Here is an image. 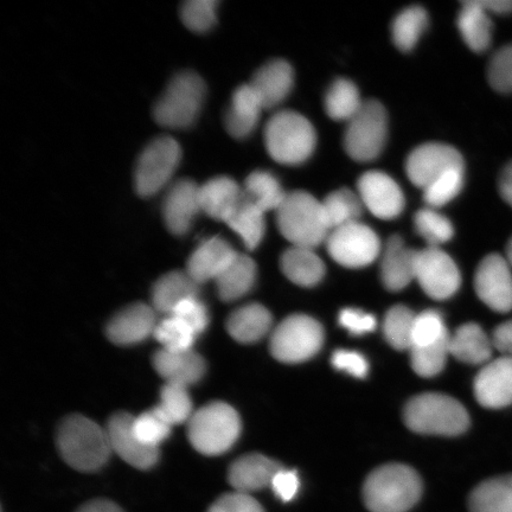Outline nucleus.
<instances>
[{
	"mask_svg": "<svg viewBox=\"0 0 512 512\" xmlns=\"http://www.w3.org/2000/svg\"><path fill=\"white\" fill-rule=\"evenodd\" d=\"M57 447L66 463L81 472L98 471L112 453L107 431L79 414L70 415L61 422Z\"/></svg>",
	"mask_w": 512,
	"mask_h": 512,
	"instance_id": "f257e3e1",
	"label": "nucleus"
},
{
	"mask_svg": "<svg viewBox=\"0 0 512 512\" xmlns=\"http://www.w3.org/2000/svg\"><path fill=\"white\" fill-rule=\"evenodd\" d=\"M422 495L421 478L412 467L388 464L371 472L363 486L370 512H407Z\"/></svg>",
	"mask_w": 512,
	"mask_h": 512,
	"instance_id": "f03ea898",
	"label": "nucleus"
},
{
	"mask_svg": "<svg viewBox=\"0 0 512 512\" xmlns=\"http://www.w3.org/2000/svg\"><path fill=\"white\" fill-rule=\"evenodd\" d=\"M275 213L281 235L294 247L316 248L331 232L323 203L309 192H290Z\"/></svg>",
	"mask_w": 512,
	"mask_h": 512,
	"instance_id": "7ed1b4c3",
	"label": "nucleus"
},
{
	"mask_svg": "<svg viewBox=\"0 0 512 512\" xmlns=\"http://www.w3.org/2000/svg\"><path fill=\"white\" fill-rule=\"evenodd\" d=\"M409 430L421 434L456 437L470 426V416L458 400L444 394L426 393L415 396L403 413Z\"/></svg>",
	"mask_w": 512,
	"mask_h": 512,
	"instance_id": "20e7f679",
	"label": "nucleus"
},
{
	"mask_svg": "<svg viewBox=\"0 0 512 512\" xmlns=\"http://www.w3.org/2000/svg\"><path fill=\"white\" fill-rule=\"evenodd\" d=\"M315 127L304 115L294 111H280L268 120L265 127V145L275 162L299 165L306 162L316 149Z\"/></svg>",
	"mask_w": 512,
	"mask_h": 512,
	"instance_id": "39448f33",
	"label": "nucleus"
},
{
	"mask_svg": "<svg viewBox=\"0 0 512 512\" xmlns=\"http://www.w3.org/2000/svg\"><path fill=\"white\" fill-rule=\"evenodd\" d=\"M241 433L238 412L224 402H211L192 414L188 437L204 456H221L234 446Z\"/></svg>",
	"mask_w": 512,
	"mask_h": 512,
	"instance_id": "423d86ee",
	"label": "nucleus"
},
{
	"mask_svg": "<svg viewBox=\"0 0 512 512\" xmlns=\"http://www.w3.org/2000/svg\"><path fill=\"white\" fill-rule=\"evenodd\" d=\"M206 96L200 75L184 72L171 80L153 108L157 124L166 128H187L195 123Z\"/></svg>",
	"mask_w": 512,
	"mask_h": 512,
	"instance_id": "0eeeda50",
	"label": "nucleus"
},
{
	"mask_svg": "<svg viewBox=\"0 0 512 512\" xmlns=\"http://www.w3.org/2000/svg\"><path fill=\"white\" fill-rule=\"evenodd\" d=\"M347 124L343 144L350 158L368 163L381 155L386 145L388 121L379 101H364L361 110Z\"/></svg>",
	"mask_w": 512,
	"mask_h": 512,
	"instance_id": "6e6552de",
	"label": "nucleus"
},
{
	"mask_svg": "<svg viewBox=\"0 0 512 512\" xmlns=\"http://www.w3.org/2000/svg\"><path fill=\"white\" fill-rule=\"evenodd\" d=\"M323 342L324 331L316 319L294 315L283 320L272 332L271 352L280 362L299 363L315 356Z\"/></svg>",
	"mask_w": 512,
	"mask_h": 512,
	"instance_id": "1a4fd4ad",
	"label": "nucleus"
},
{
	"mask_svg": "<svg viewBox=\"0 0 512 512\" xmlns=\"http://www.w3.org/2000/svg\"><path fill=\"white\" fill-rule=\"evenodd\" d=\"M181 158L182 149L176 139L159 137L152 140L138 158L134 174L138 194L150 197L168 187Z\"/></svg>",
	"mask_w": 512,
	"mask_h": 512,
	"instance_id": "9d476101",
	"label": "nucleus"
},
{
	"mask_svg": "<svg viewBox=\"0 0 512 512\" xmlns=\"http://www.w3.org/2000/svg\"><path fill=\"white\" fill-rule=\"evenodd\" d=\"M326 248L337 264L348 268L366 267L381 253L379 236L361 222L331 230Z\"/></svg>",
	"mask_w": 512,
	"mask_h": 512,
	"instance_id": "9b49d317",
	"label": "nucleus"
},
{
	"mask_svg": "<svg viewBox=\"0 0 512 512\" xmlns=\"http://www.w3.org/2000/svg\"><path fill=\"white\" fill-rule=\"evenodd\" d=\"M415 280L427 296L437 300L452 297L462 284L456 262L440 248L432 247L416 254Z\"/></svg>",
	"mask_w": 512,
	"mask_h": 512,
	"instance_id": "f8f14e48",
	"label": "nucleus"
},
{
	"mask_svg": "<svg viewBox=\"0 0 512 512\" xmlns=\"http://www.w3.org/2000/svg\"><path fill=\"white\" fill-rule=\"evenodd\" d=\"M457 168H465L462 155L454 147L440 143H428L416 147L406 162L408 178L415 187L422 190L446 172Z\"/></svg>",
	"mask_w": 512,
	"mask_h": 512,
	"instance_id": "ddd939ff",
	"label": "nucleus"
},
{
	"mask_svg": "<svg viewBox=\"0 0 512 512\" xmlns=\"http://www.w3.org/2000/svg\"><path fill=\"white\" fill-rule=\"evenodd\" d=\"M512 267L501 254H489L480 261L475 275L478 297L491 310H512Z\"/></svg>",
	"mask_w": 512,
	"mask_h": 512,
	"instance_id": "4468645a",
	"label": "nucleus"
},
{
	"mask_svg": "<svg viewBox=\"0 0 512 512\" xmlns=\"http://www.w3.org/2000/svg\"><path fill=\"white\" fill-rule=\"evenodd\" d=\"M364 208L381 220H394L405 209V196L394 179L381 171L364 174L357 183Z\"/></svg>",
	"mask_w": 512,
	"mask_h": 512,
	"instance_id": "2eb2a0df",
	"label": "nucleus"
},
{
	"mask_svg": "<svg viewBox=\"0 0 512 512\" xmlns=\"http://www.w3.org/2000/svg\"><path fill=\"white\" fill-rule=\"evenodd\" d=\"M134 416L120 412L114 414L106 428L112 452L138 470H149L159 459V448L150 447L139 440L133 428Z\"/></svg>",
	"mask_w": 512,
	"mask_h": 512,
	"instance_id": "dca6fc26",
	"label": "nucleus"
},
{
	"mask_svg": "<svg viewBox=\"0 0 512 512\" xmlns=\"http://www.w3.org/2000/svg\"><path fill=\"white\" fill-rule=\"evenodd\" d=\"M200 187L191 179H181L166 191L163 217L172 234L188 233L195 217L201 213Z\"/></svg>",
	"mask_w": 512,
	"mask_h": 512,
	"instance_id": "f3484780",
	"label": "nucleus"
},
{
	"mask_svg": "<svg viewBox=\"0 0 512 512\" xmlns=\"http://www.w3.org/2000/svg\"><path fill=\"white\" fill-rule=\"evenodd\" d=\"M475 395L485 408L501 409L512 403V357L486 363L475 380Z\"/></svg>",
	"mask_w": 512,
	"mask_h": 512,
	"instance_id": "a211bd4d",
	"label": "nucleus"
},
{
	"mask_svg": "<svg viewBox=\"0 0 512 512\" xmlns=\"http://www.w3.org/2000/svg\"><path fill=\"white\" fill-rule=\"evenodd\" d=\"M156 310L152 306L138 303L125 307L108 322L107 337L114 344L133 345L146 341L155 334Z\"/></svg>",
	"mask_w": 512,
	"mask_h": 512,
	"instance_id": "6ab92c4d",
	"label": "nucleus"
},
{
	"mask_svg": "<svg viewBox=\"0 0 512 512\" xmlns=\"http://www.w3.org/2000/svg\"><path fill=\"white\" fill-rule=\"evenodd\" d=\"M153 367L165 383L187 388L200 381L206 373V362L192 349H160L153 356Z\"/></svg>",
	"mask_w": 512,
	"mask_h": 512,
	"instance_id": "aec40b11",
	"label": "nucleus"
},
{
	"mask_svg": "<svg viewBox=\"0 0 512 512\" xmlns=\"http://www.w3.org/2000/svg\"><path fill=\"white\" fill-rule=\"evenodd\" d=\"M239 253L226 240L213 238L201 243L190 255L187 272L198 285L217 278Z\"/></svg>",
	"mask_w": 512,
	"mask_h": 512,
	"instance_id": "412c9836",
	"label": "nucleus"
},
{
	"mask_svg": "<svg viewBox=\"0 0 512 512\" xmlns=\"http://www.w3.org/2000/svg\"><path fill=\"white\" fill-rule=\"evenodd\" d=\"M283 469L280 464L264 454H246L230 466L228 479L234 491L251 495L271 486L277 473Z\"/></svg>",
	"mask_w": 512,
	"mask_h": 512,
	"instance_id": "4be33fe9",
	"label": "nucleus"
},
{
	"mask_svg": "<svg viewBox=\"0 0 512 512\" xmlns=\"http://www.w3.org/2000/svg\"><path fill=\"white\" fill-rule=\"evenodd\" d=\"M416 254L400 236H392L384 246L381 261V279L389 291L403 290L415 280Z\"/></svg>",
	"mask_w": 512,
	"mask_h": 512,
	"instance_id": "5701e85b",
	"label": "nucleus"
},
{
	"mask_svg": "<svg viewBox=\"0 0 512 512\" xmlns=\"http://www.w3.org/2000/svg\"><path fill=\"white\" fill-rule=\"evenodd\" d=\"M294 74L291 64L284 60H272L253 76L252 86L265 110H271L283 102L293 87Z\"/></svg>",
	"mask_w": 512,
	"mask_h": 512,
	"instance_id": "b1692460",
	"label": "nucleus"
},
{
	"mask_svg": "<svg viewBox=\"0 0 512 512\" xmlns=\"http://www.w3.org/2000/svg\"><path fill=\"white\" fill-rule=\"evenodd\" d=\"M265 108L251 85H242L234 92L224 113V126L235 139H245L251 134Z\"/></svg>",
	"mask_w": 512,
	"mask_h": 512,
	"instance_id": "393cba45",
	"label": "nucleus"
},
{
	"mask_svg": "<svg viewBox=\"0 0 512 512\" xmlns=\"http://www.w3.org/2000/svg\"><path fill=\"white\" fill-rule=\"evenodd\" d=\"M243 189L233 178L220 176L209 179L200 187V202L203 213L211 219L226 223L238 207Z\"/></svg>",
	"mask_w": 512,
	"mask_h": 512,
	"instance_id": "a878e982",
	"label": "nucleus"
},
{
	"mask_svg": "<svg viewBox=\"0 0 512 512\" xmlns=\"http://www.w3.org/2000/svg\"><path fill=\"white\" fill-rule=\"evenodd\" d=\"M200 285L187 272L175 271L163 275L152 288V307L165 316L189 298L198 297Z\"/></svg>",
	"mask_w": 512,
	"mask_h": 512,
	"instance_id": "bb28decb",
	"label": "nucleus"
},
{
	"mask_svg": "<svg viewBox=\"0 0 512 512\" xmlns=\"http://www.w3.org/2000/svg\"><path fill=\"white\" fill-rule=\"evenodd\" d=\"M272 316L265 306L249 304L235 310L227 320V330L236 342H259L272 329Z\"/></svg>",
	"mask_w": 512,
	"mask_h": 512,
	"instance_id": "cd10ccee",
	"label": "nucleus"
},
{
	"mask_svg": "<svg viewBox=\"0 0 512 512\" xmlns=\"http://www.w3.org/2000/svg\"><path fill=\"white\" fill-rule=\"evenodd\" d=\"M494 349L491 338L476 323L460 326L450 338V354L472 366L489 363Z\"/></svg>",
	"mask_w": 512,
	"mask_h": 512,
	"instance_id": "c85d7f7f",
	"label": "nucleus"
},
{
	"mask_svg": "<svg viewBox=\"0 0 512 512\" xmlns=\"http://www.w3.org/2000/svg\"><path fill=\"white\" fill-rule=\"evenodd\" d=\"M281 271L292 283L312 287L323 279L325 265L312 248L294 247L287 249L280 259Z\"/></svg>",
	"mask_w": 512,
	"mask_h": 512,
	"instance_id": "c756f323",
	"label": "nucleus"
},
{
	"mask_svg": "<svg viewBox=\"0 0 512 512\" xmlns=\"http://www.w3.org/2000/svg\"><path fill=\"white\" fill-rule=\"evenodd\" d=\"M458 16V28L465 43L476 53L489 48L492 35L490 15L478 0H465Z\"/></svg>",
	"mask_w": 512,
	"mask_h": 512,
	"instance_id": "7c9ffc66",
	"label": "nucleus"
},
{
	"mask_svg": "<svg viewBox=\"0 0 512 512\" xmlns=\"http://www.w3.org/2000/svg\"><path fill=\"white\" fill-rule=\"evenodd\" d=\"M470 512H512V475L484 480L469 496Z\"/></svg>",
	"mask_w": 512,
	"mask_h": 512,
	"instance_id": "2f4dec72",
	"label": "nucleus"
},
{
	"mask_svg": "<svg viewBox=\"0 0 512 512\" xmlns=\"http://www.w3.org/2000/svg\"><path fill=\"white\" fill-rule=\"evenodd\" d=\"M255 280L254 260L245 254H238L215 283L220 298L224 302H234L252 290Z\"/></svg>",
	"mask_w": 512,
	"mask_h": 512,
	"instance_id": "473e14b6",
	"label": "nucleus"
},
{
	"mask_svg": "<svg viewBox=\"0 0 512 512\" xmlns=\"http://www.w3.org/2000/svg\"><path fill=\"white\" fill-rule=\"evenodd\" d=\"M265 211H262L243 192L238 207L228 217L226 224L238 234L248 249L258 248L266 232Z\"/></svg>",
	"mask_w": 512,
	"mask_h": 512,
	"instance_id": "72a5a7b5",
	"label": "nucleus"
},
{
	"mask_svg": "<svg viewBox=\"0 0 512 512\" xmlns=\"http://www.w3.org/2000/svg\"><path fill=\"white\" fill-rule=\"evenodd\" d=\"M322 203L330 230L360 222L364 206L358 192L339 189L326 196Z\"/></svg>",
	"mask_w": 512,
	"mask_h": 512,
	"instance_id": "f704fd0d",
	"label": "nucleus"
},
{
	"mask_svg": "<svg viewBox=\"0 0 512 512\" xmlns=\"http://www.w3.org/2000/svg\"><path fill=\"white\" fill-rule=\"evenodd\" d=\"M363 102L354 82L338 79L326 92L324 106L331 119L348 123L361 110Z\"/></svg>",
	"mask_w": 512,
	"mask_h": 512,
	"instance_id": "c9c22d12",
	"label": "nucleus"
},
{
	"mask_svg": "<svg viewBox=\"0 0 512 512\" xmlns=\"http://www.w3.org/2000/svg\"><path fill=\"white\" fill-rule=\"evenodd\" d=\"M245 195L262 211H277L284 202L286 192L277 178L267 171H254L249 175L242 188Z\"/></svg>",
	"mask_w": 512,
	"mask_h": 512,
	"instance_id": "e433bc0d",
	"label": "nucleus"
},
{
	"mask_svg": "<svg viewBox=\"0 0 512 512\" xmlns=\"http://www.w3.org/2000/svg\"><path fill=\"white\" fill-rule=\"evenodd\" d=\"M428 25L427 12L421 6H409L400 12L392 25L393 41L401 51H411Z\"/></svg>",
	"mask_w": 512,
	"mask_h": 512,
	"instance_id": "4c0bfd02",
	"label": "nucleus"
},
{
	"mask_svg": "<svg viewBox=\"0 0 512 512\" xmlns=\"http://www.w3.org/2000/svg\"><path fill=\"white\" fill-rule=\"evenodd\" d=\"M155 409L171 426L189 422L192 414L195 413L192 411L188 388L170 383H165Z\"/></svg>",
	"mask_w": 512,
	"mask_h": 512,
	"instance_id": "58836bf2",
	"label": "nucleus"
},
{
	"mask_svg": "<svg viewBox=\"0 0 512 512\" xmlns=\"http://www.w3.org/2000/svg\"><path fill=\"white\" fill-rule=\"evenodd\" d=\"M416 315L403 305L392 307L384 318L383 331L387 341L396 350H411Z\"/></svg>",
	"mask_w": 512,
	"mask_h": 512,
	"instance_id": "ea45409f",
	"label": "nucleus"
},
{
	"mask_svg": "<svg viewBox=\"0 0 512 512\" xmlns=\"http://www.w3.org/2000/svg\"><path fill=\"white\" fill-rule=\"evenodd\" d=\"M414 226L416 233L432 248L444 245L454 234L451 221L432 208L418 211L414 216Z\"/></svg>",
	"mask_w": 512,
	"mask_h": 512,
	"instance_id": "a19ab883",
	"label": "nucleus"
},
{
	"mask_svg": "<svg viewBox=\"0 0 512 512\" xmlns=\"http://www.w3.org/2000/svg\"><path fill=\"white\" fill-rule=\"evenodd\" d=\"M450 338L447 334L437 343L427 347H415L411 349L412 367L421 377H433L444 369L447 356L450 354Z\"/></svg>",
	"mask_w": 512,
	"mask_h": 512,
	"instance_id": "79ce46f5",
	"label": "nucleus"
},
{
	"mask_svg": "<svg viewBox=\"0 0 512 512\" xmlns=\"http://www.w3.org/2000/svg\"><path fill=\"white\" fill-rule=\"evenodd\" d=\"M153 337L166 350H190L194 347L197 334L175 316H166L156 326Z\"/></svg>",
	"mask_w": 512,
	"mask_h": 512,
	"instance_id": "37998d69",
	"label": "nucleus"
},
{
	"mask_svg": "<svg viewBox=\"0 0 512 512\" xmlns=\"http://www.w3.org/2000/svg\"><path fill=\"white\" fill-rule=\"evenodd\" d=\"M465 168L452 169L424 189V200L432 209L446 206L459 195L464 185Z\"/></svg>",
	"mask_w": 512,
	"mask_h": 512,
	"instance_id": "c03bdc74",
	"label": "nucleus"
},
{
	"mask_svg": "<svg viewBox=\"0 0 512 512\" xmlns=\"http://www.w3.org/2000/svg\"><path fill=\"white\" fill-rule=\"evenodd\" d=\"M133 428L143 444L159 448L169 438L172 426L153 408L149 412L134 416Z\"/></svg>",
	"mask_w": 512,
	"mask_h": 512,
	"instance_id": "a18cd8bd",
	"label": "nucleus"
},
{
	"mask_svg": "<svg viewBox=\"0 0 512 512\" xmlns=\"http://www.w3.org/2000/svg\"><path fill=\"white\" fill-rule=\"evenodd\" d=\"M216 0H188L182 5L181 18L189 30L203 34L216 23Z\"/></svg>",
	"mask_w": 512,
	"mask_h": 512,
	"instance_id": "49530a36",
	"label": "nucleus"
},
{
	"mask_svg": "<svg viewBox=\"0 0 512 512\" xmlns=\"http://www.w3.org/2000/svg\"><path fill=\"white\" fill-rule=\"evenodd\" d=\"M448 334L443 317L437 311L428 310L416 315L413 330V347H427Z\"/></svg>",
	"mask_w": 512,
	"mask_h": 512,
	"instance_id": "de8ad7c7",
	"label": "nucleus"
},
{
	"mask_svg": "<svg viewBox=\"0 0 512 512\" xmlns=\"http://www.w3.org/2000/svg\"><path fill=\"white\" fill-rule=\"evenodd\" d=\"M488 79L499 93H512V43L492 56L488 68Z\"/></svg>",
	"mask_w": 512,
	"mask_h": 512,
	"instance_id": "09e8293b",
	"label": "nucleus"
},
{
	"mask_svg": "<svg viewBox=\"0 0 512 512\" xmlns=\"http://www.w3.org/2000/svg\"><path fill=\"white\" fill-rule=\"evenodd\" d=\"M171 316L181 319L182 322L196 332L197 336L207 329L209 323L207 307L198 297L184 300L171 313Z\"/></svg>",
	"mask_w": 512,
	"mask_h": 512,
	"instance_id": "8fccbe9b",
	"label": "nucleus"
},
{
	"mask_svg": "<svg viewBox=\"0 0 512 512\" xmlns=\"http://www.w3.org/2000/svg\"><path fill=\"white\" fill-rule=\"evenodd\" d=\"M208 512H266L252 495L234 491L221 496Z\"/></svg>",
	"mask_w": 512,
	"mask_h": 512,
	"instance_id": "3c124183",
	"label": "nucleus"
},
{
	"mask_svg": "<svg viewBox=\"0 0 512 512\" xmlns=\"http://www.w3.org/2000/svg\"><path fill=\"white\" fill-rule=\"evenodd\" d=\"M331 361L332 366L337 370L344 371L357 379H363L368 374L369 364L366 358L356 351L337 350Z\"/></svg>",
	"mask_w": 512,
	"mask_h": 512,
	"instance_id": "603ef678",
	"label": "nucleus"
},
{
	"mask_svg": "<svg viewBox=\"0 0 512 512\" xmlns=\"http://www.w3.org/2000/svg\"><path fill=\"white\" fill-rule=\"evenodd\" d=\"M339 323L350 334L361 336L376 329V319L368 312L357 309H345L339 315Z\"/></svg>",
	"mask_w": 512,
	"mask_h": 512,
	"instance_id": "864d4df0",
	"label": "nucleus"
},
{
	"mask_svg": "<svg viewBox=\"0 0 512 512\" xmlns=\"http://www.w3.org/2000/svg\"><path fill=\"white\" fill-rule=\"evenodd\" d=\"M300 480L296 471L281 469L275 475L271 488L280 501L291 502L297 496Z\"/></svg>",
	"mask_w": 512,
	"mask_h": 512,
	"instance_id": "5fc2aeb1",
	"label": "nucleus"
},
{
	"mask_svg": "<svg viewBox=\"0 0 512 512\" xmlns=\"http://www.w3.org/2000/svg\"><path fill=\"white\" fill-rule=\"evenodd\" d=\"M494 348L503 356L512 357V319L498 325L491 337Z\"/></svg>",
	"mask_w": 512,
	"mask_h": 512,
	"instance_id": "6e6d98bb",
	"label": "nucleus"
},
{
	"mask_svg": "<svg viewBox=\"0 0 512 512\" xmlns=\"http://www.w3.org/2000/svg\"><path fill=\"white\" fill-rule=\"evenodd\" d=\"M499 194L512 208V162L505 166L498 182Z\"/></svg>",
	"mask_w": 512,
	"mask_h": 512,
	"instance_id": "4d7b16f0",
	"label": "nucleus"
},
{
	"mask_svg": "<svg viewBox=\"0 0 512 512\" xmlns=\"http://www.w3.org/2000/svg\"><path fill=\"white\" fill-rule=\"evenodd\" d=\"M478 2L489 15H509L512 12V0H478Z\"/></svg>",
	"mask_w": 512,
	"mask_h": 512,
	"instance_id": "13d9d810",
	"label": "nucleus"
},
{
	"mask_svg": "<svg viewBox=\"0 0 512 512\" xmlns=\"http://www.w3.org/2000/svg\"><path fill=\"white\" fill-rule=\"evenodd\" d=\"M76 512H124L123 509L118 507L117 504L106 501V499H96L82 505V507Z\"/></svg>",
	"mask_w": 512,
	"mask_h": 512,
	"instance_id": "bf43d9fd",
	"label": "nucleus"
},
{
	"mask_svg": "<svg viewBox=\"0 0 512 512\" xmlns=\"http://www.w3.org/2000/svg\"><path fill=\"white\" fill-rule=\"evenodd\" d=\"M505 258H507L510 266L512 267V236L507 245V255H505Z\"/></svg>",
	"mask_w": 512,
	"mask_h": 512,
	"instance_id": "052dcab7",
	"label": "nucleus"
}]
</instances>
